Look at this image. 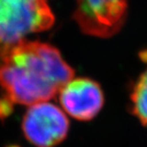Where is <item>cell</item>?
<instances>
[{"mask_svg": "<svg viewBox=\"0 0 147 147\" xmlns=\"http://www.w3.org/2000/svg\"><path fill=\"white\" fill-rule=\"evenodd\" d=\"M73 78L59 51L47 43L23 40L0 54V96L11 104L49 100Z\"/></svg>", "mask_w": 147, "mask_h": 147, "instance_id": "obj_1", "label": "cell"}, {"mask_svg": "<svg viewBox=\"0 0 147 147\" xmlns=\"http://www.w3.org/2000/svg\"><path fill=\"white\" fill-rule=\"evenodd\" d=\"M127 7V0H78L75 19L84 34L110 37L124 24Z\"/></svg>", "mask_w": 147, "mask_h": 147, "instance_id": "obj_4", "label": "cell"}, {"mask_svg": "<svg viewBox=\"0 0 147 147\" xmlns=\"http://www.w3.org/2000/svg\"><path fill=\"white\" fill-rule=\"evenodd\" d=\"M54 22L46 0H0V54Z\"/></svg>", "mask_w": 147, "mask_h": 147, "instance_id": "obj_2", "label": "cell"}, {"mask_svg": "<svg viewBox=\"0 0 147 147\" xmlns=\"http://www.w3.org/2000/svg\"><path fill=\"white\" fill-rule=\"evenodd\" d=\"M70 122L57 105L43 101L29 108L22 119V131L36 147H55L67 138Z\"/></svg>", "mask_w": 147, "mask_h": 147, "instance_id": "obj_3", "label": "cell"}, {"mask_svg": "<svg viewBox=\"0 0 147 147\" xmlns=\"http://www.w3.org/2000/svg\"><path fill=\"white\" fill-rule=\"evenodd\" d=\"M59 92L62 108L80 121L95 119L104 105V94L100 85L88 78L71 79Z\"/></svg>", "mask_w": 147, "mask_h": 147, "instance_id": "obj_5", "label": "cell"}, {"mask_svg": "<svg viewBox=\"0 0 147 147\" xmlns=\"http://www.w3.org/2000/svg\"><path fill=\"white\" fill-rule=\"evenodd\" d=\"M130 112L147 127V70L139 76L130 93Z\"/></svg>", "mask_w": 147, "mask_h": 147, "instance_id": "obj_6", "label": "cell"}]
</instances>
